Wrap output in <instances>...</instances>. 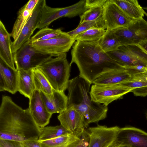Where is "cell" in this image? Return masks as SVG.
Listing matches in <instances>:
<instances>
[{
    "mask_svg": "<svg viewBox=\"0 0 147 147\" xmlns=\"http://www.w3.org/2000/svg\"><path fill=\"white\" fill-rule=\"evenodd\" d=\"M40 128L28 108L23 109L10 97L2 96L0 107V139L20 142L39 139Z\"/></svg>",
    "mask_w": 147,
    "mask_h": 147,
    "instance_id": "1",
    "label": "cell"
},
{
    "mask_svg": "<svg viewBox=\"0 0 147 147\" xmlns=\"http://www.w3.org/2000/svg\"><path fill=\"white\" fill-rule=\"evenodd\" d=\"M71 54L70 66L75 63L80 72L79 76L91 84L103 74L122 67L101 49L98 41L76 40Z\"/></svg>",
    "mask_w": 147,
    "mask_h": 147,
    "instance_id": "2",
    "label": "cell"
},
{
    "mask_svg": "<svg viewBox=\"0 0 147 147\" xmlns=\"http://www.w3.org/2000/svg\"><path fill=\"white\" fill-rule=\"evenodd\" d=\"M91 84L79 76L70 80L67 89V107L74 109L84 119L85 128L105 119L107 106L92 101L88 95Z\"/></svg>",
    "mask_w": 147,
    "mask_h": 147,
    "instance_id": "3",
    "label": "cell"
},
{
    "mask_svg": "<svg viewBox=\"0 0 147 147\" xmlns=\"http://www.w3.org/2000/svg\"><path fill=\"white\" fill-rule=\"evenodd\" d=\"M66 53L52 57L37 67L43 73L52 88L64 92L67 89L70 76L71 66Z\"/></svg>",
    "mask_w": 147,
    "mask_h": 147,
    "instance_id": "4",
    "label": "cell"
},
{
    "mask_svg": "<svg viewBox=\"0 0 147 147\" xmlns=\"http://www.w3.org/2000/svg\"><path fill=\"white\" fill-rule=\"evenodd\" d=\"M13 55L16 69L26 71L36 68L53 57L35 48L32 45L30 39L23 44Z\"/></svg>",
    "mask_w": 147,
    "mask_h": 147,
    "instance_id": "5",
    "label": "cell"
},
{
    "mask_svg": "<svg viewBox=\"0 0 147 147\" xmlns=\"http://www.w3.org/2000/svg\"><path fill=\"white\" fill-rule=\"evenodd\" d=\"M121 46L137 45L147 40V21L136 20L127 27L112 30Z\"/></svg>",
    "mask_w": 147,
    "mask_h": 147,
    "instance_id": "6",
    "label": "cell"
},
{
    "mask_svg": "<svg viewBox=\"0 0 147 147\" xmlns=\"http://www.w3.org/2000/svg\"><path fill=\"white\" fill-rule=\"evenodd\" d=\"M86 0H80L71 5L63 8H53L46 4L42 9L38 29L48 27L52 22L62 17L73 18L80 16L88 9L85 6Z\"/></svg>",
    "mask_w": 147,
    "mask_h": 147,
    "instance_id": "7",
    "label": "cell"
},
{
    "mask_svg": "<svg viewBox=\"0 0 147 147\" xmlns=\"http://www.w3.org/2000/svg\"><path fill=\"white\" fill-rule=\"evenodd\" d=\"M131 90L123 87L119 84H93L91 87L89 93L92 101L107 106L109 104L120 98Z\"/></svg>",
    "mask_w": 147,
    "mask_h": 147,
    "instance_id": "8",
    "label": "cell"
},
{
    "mask_svg": "<svg viewBox=\"0 0 147 147\" xmlns=\"http://www.w3.org/2000/svg\"><path fill=\"white\" fill-rule=\"evenodd\" d=\"M103 7V17L106 29L126 27L136 20L127 16L111 0H108Z\"/></svg>",
    "mask_w": 147,
    "mask_h": 147,
    "instance_id": "9",
    "label": "cell"
},
{
    "mask_svg": "<svg viewBox=\"0 0 147 147\" xmlns=\"http://www.w3.org/2000/svg\"><path fill=\"white\" fill-rule=\"evenodd\" d=\"M70 37H60L49 40L32 42V45L42 53L57 56L66 53L75 42Z\"/></svg>",
    "mask_w": 147,
    "mask_h": 147,
    "instance_id": "10",
    "label": "cell"
},
{
    "mask_svg": "<svg viewBox=\"0 0 147 147\" xmlns=\"http://www.w3.org/2000/svg\"><path fill=\"white\" fill-rule=\"evenodd\" d=\"M46 4L45 0H39L20 35L16 40L11 42V48L13 54L30 39L34 31L38 28L40 20L42 9Z\"/></svg>",
    "mask_w": 147,
    "mask_h": 147,
    "instance_id": "11",
    "label": "cell"
},
{
    "mask_svg": "<svg viewBox=\"0 0 147 147\" xmlns=\"http://www.w3.org/2000/svg\"><path fill=\"white\" fill-rule=\"evenodd\" d=\"M119 128L117 126L108 127L98 125L89 127L88 147H108L115 140Z\"/></svg>",
    "mask_w": 147,
    "mask_h": 147,
    "instance_id": "12",
    "label": "cell"
},
{
    "mask_svg": "<svg viewBox=\"0 0 147 147\" xmlns=\"http://www.w3.org/2000/svg\"><path fill=\"white\" fill-rule=\"evenodd\" d=\"M114 141L119 146L147 147V133L134 127L120 128Z\"/></svg>",
    "mask_w": 147,
    "mask_h": 147,
    "instance_id": "13",
    "label": "cell"
},
{
    "mask_svg": "<svg viewBox=\"0 0 147 147\" xmlns=\"http://www.w3.org/2000/svg\"><path fill=\"white\" fill-rule=\"evenodd\" d=\"M57 118L61 125L78 138L85 129L83 117L74 108H67L59 113Z\"/></svg>",
    "mask_w": 147,
    "mask_h": 147,
    "instance_id": "14",
    "label": "cell"
},
{
    "mask_svg": "<svg viewBox=\"0 0 147 147\" xmlns=\"http://www.w3.org/2000/svg\"><path fill=\"white\" fill-rule=\"evenodd\" d=\"M29 99L28 108L35 122L40 127H45L49 123L52 114L45 107L40 91L37 90H34Z\"/></svg>",
    "mask_w": 147,
    "mask_h": 147,
    "instance_id": "15",
    "label": "cell"
},
{
    "mask_svg": "<svg viewBox=\"0 0 147 147\" xmlns=\"http://www.w3.org/2000/svg\"><path fill=\"white\" fill-rule=\"evenodd\" d=\"M40 92L45 107L51 114L55 113H59L67 108V97L64 92L53 89L52 93L49 94L41 91Z\"/></svg>",
    "mask_w": 147,
    "mask_h": 147,
    "instance_id": "16",
    "label": "cell"
},
{
    "mask_svg": "<svg viewBox=\"0 0 147 147\" xmlns=\"http://www.w3.org/2000/svg\"><path fill=\"white\" fill-rule=\"evenodd\" d=\"M11 36L0 20V59L14 69L15 64L11 48Z\"/></svg>",
    "mask_w": 147,
    "mask_h": 147,
    "instance_id": "17",
    "label": "cell"
},
{
    "mask_svg": "<svg viewBox=\"0 0 147 147\" xmlns=\"http://www.w3.org/2000/svg\"><path fill=\"white\" fill-rule=\"evenodd\" d=\"M131 77V75L126 69L121 67L103 74L95 80L92 84H117L127 81Z\"/></svg>",
    "mask_w": 147,
    "mask_h": 147,
    "instance_id": "18",
    "label": "cell"
},
{
    "mask_svg": "<svg viewBox=\"0 0 147 147\" xmlns=\"http://www.w3.org/2000/svg\"><path fill=\"white\" fill-rule=\"evenodd\" d=\"M127 16L134 20L143 18L145 11L137 0H111Z\"/></svg>",
    "mask_w": 147,
    "mask_h": 147,
    "instance_id": "19",
    "label": "cell"
},
{
    "mask_svg": "<svg viewBox=\"0 0 147 147\" xmlns=\"http://www.w3.org/2000/svg\"><path fill=\"white\" fill-rule=\"evenodd\" d=\"M0 71L4 76L7 86L6 91L12 94L18 91V72L0 59Z\"/></svg>",
    "mask_w": 147,
    "mask_h": 147,
    "instance_id": "20",
    "label": "cell"
},
{
    "mask_svg": "<svg viewBox=\"0 0 147 147\" xmlns=\"http://www.w3.org/2000/svg\"><path fill=\"white\" fill-rule=\"evenodd\" d=\"M18 72V91L29 99L33 92L36 90L32 69L28 71L22 69Z\"/></svg>",
    "mask_w": 147,
    "mask_h": 147,
    "instance_id": "21",
    "label": "cell"
},
{
    "mask_svg": "<svg viewBox=\"0 0 147 147\" xmlns=\"http://www.w3.org/2000/svg\"><path fill=\"white\" fill-rule=\"evenodd\" d=\"M33 11L28 9L25 4L18 11L17 18L10 33L14 40H16L20 35Z\"/></svg>",
    "mask_w": 147,
    "mask_h": 147,
    "instance_id": "22",
    "label": "cell"
},
{
    "mask_svg": "<svg viewBox=\"0 0 147 147\" xmlns=\"http://www.w3.org/2000/svg\"><path fill=\"white\" fill-rule=\"evenodd\" d=\"M98 42L101 49L106 53L115 51L121 46L112 31L108 29Z\"/></svg>",
    "mask_w": 147,
    "mask_h": 147,
    "instance_id": "23",
    "label": "cell"
},
{
    "mask_svg": "<svg viewBox=\"0 0 147 147\" xmlns=\"http://www.w3.org/2000/svg\"><path fill=\"white\" fill-rule=\"evenodd\" d=\"M67 37L70 36L67 32H63L60 28L54 29L46 27L40 29L30 38V40L32 42H33L58 37Z\"/></svg>",
    "mask_w": 147,
    "mask_h": 147,
    "instance_id": "24",
    "label": "cell"
},
{
    "mask_svg": "<svg viewBox=\"0 0 147 147\" xmlns=\"http://www.w3.org/2000/svg\"><path fill=\"white\" fill-rule=\"evenodd\" d=\"M79 138L71 133L57 138L38 141L42 147H69V142Z\"/></svg>",
    "mask_w": 147,
    "mask_h": 147,
    "instance_id": "25",
    "label": "cell"
},
{
    "mask_svg": "<svg viewBox=\"0 0 147 147\" xmlns=\"http://www.w3.org/2000/svg\"><path fill=\"white\" fill-rule=\"evenodd\" d=\"M102 28L106 29L103 17L95 21L84 22L75 29L67 32L71 38H74L79 34L92 28Z\"/></svg>",
    "mask_w": 147,
    "mask_h": 147,
    "instance_id": "26",
    "label": "cell"
},
{
    "mask_svg": "<svg viewBox=\"0 0 147 147\" xmlns=\"http://www.w3.org/2000/svg\"><path fill=\"white\" fill-rule=\"evenodd\" d=\"M32 71L36 90L47 94H51L53 89L43 73L37 67Z\"/></svg>",
    "mask_w": 147,
    "mask_h": 147,
    "instance_id": "27",
    "label": "cell"
},
{
    "mask_svg": "<svg viewBox=\"0 0 147 147\" xmlns=\"http://www.w3.org/2000/svg\"><path fill=\"white\" fill-rule=\"evenodd\" d=\"M40 140L52 139L70 133L61 125L55 126L40 127Z\"/></svg>",
    "mask_w": 147,
    "mask_h": 147,
    "instance_id": "28",
    "label": "cell"
},
{
    "mask_svg": "<svg viewBox=\"0 0 147 147\" xmlns=\"http://www.w3.org/2000/svg\"><path fill=\"white\" fill-rule=\"evenodd\" d=\"M107 53L112 59L121 67L125 65H143L139 62L119 48L115 51Z\"/></svg>",
    "mask_w": 147,
    "mask_h": 147,
    "instance_id": "29",
    "label": "cell"
},
{
    "mask_svg": "<svg viewBox=\"0 0 147 147\" xmlns=\"http://www.w3.org/2000/svg\"><path fill=\"white\" fill-rule=\"evenodd\" d=\"M119 48L147 67V54L137 45L121 46Z\"/></svg>",
    "mask_w": 147,
    "mask_h": 147,
    "instance_id": "30",
    "label": "cell"
},
{
    "mask_svg": "<svg viewBox=\"0 0 147 147\" xmlns=\"http://www.w3.org/2000/svg\"><path fill=\"white\" fill-rule=\"evenodd\" d=\"M106 30L105 28H92L79 34L74 39L87 42L98 41L105 34Z\"/></svg>",
    "mask_w": 147,
    "mask_h": 147,
    "instance_id": "31",
    "label": "cell"
},
{
    "mask_svg": "<svg viewBox=\"0 0 147 147\" xmlns=\"http://www.w3.org/2000/svg\"><path fill=\"white\" fill-rule=\"evenodd\" d=\"M103 6L88 9L80 16L79 24L86 21H95L103 18Z\"/></svg>",
    "mask_w": 147,
    "mask_h": 147,
    "instance_id": "32",
    "label": "cell"
},
{
    "mask_svg": "<svg viewBox=\"0 0 147 147\" xmlns=\"http://www.w3.org/2000/svg\"><path fill=\"white\" fill-rule=\"evenodd\" d=\"M119 84L123 87L132 90L147 86V82L136 76L132 75L130 79Z\"/></svg>",
    "mask_w": 147,
    "mask_h": 147,
    "instance_id": "33",
    "label": "cell"
},
{
    "mask_svg": "<svg viewBox=\"0 0 147 147\" xmlns=\"http://www.w3.org/2000/svg\"><path fill=\"white\" fill-rule=\"evenodd\" d=\"M121 67L126 69L131 75L144 72L147 69V66L142 65H125L122 66Z\"/></svg>",
    "mask_w": 147,
    "mask_h": 147,
    "instance_id": "34",
    "label": "cell"
},
{
    "mask_svg": "<svg viewBox=\"0 0 147 147\" xmlns=\"http://www.w3.org/2000/svg\"><path fill=\"white\" fill-rule=\"evenodd\" d=\"M79 138V142L75 147H88L90 137L87 131L84 129Z\"/></svg>",
    "mask_w": 147,
    "mask_h": 147,
    "instance_id": "35",
    "label": "cell"
},
{
    "mask_svg": "<svg viewBox=\"0 0 147 147\" xmlns=\"http://www.w3.org/2000/svg\"><path fill=\"white\" fill-rule=\"evenodd\" d=\"M108 0H86L85 6L88 9L103 6Z\"/></svg>",
    "mask_w": 147,
    "mask_h": 147,
    "instance_id": "36",
    "label": "cell"
},
{
    "mask_svg": "<svg viewBox=\"0 0 147 147\" xmlns=\"http://www.w3.org/2000/svg\"><path fill=\"white\" fill-rule=\"evenodd\" d=\"M0 147H23L22 142L0 139Z\"/></svg>",
    "mask_w": 147,
    "mask_h": 147,
    "instance_id": "37",
    "label": "cell"
},
{
    "mask_svg": "<svg viewBox=\"0 0 147 147\" xmlns=\"http://www.w3.org/2000/svg\"><path fill=\"white\" fill-rule=\"evenodd\" d=\"M131 92L136 96H147V86L133 89Z\"/></svg>",
    "mask_w": 147,
    "mask_h": 147,
    "instance_id": "38",
    "label": "cell"
},
{
    "mask_svg": "<svg viewBox=\"0 0 147 147\" xmlns=\"http://www.w3.org/2000/svg\"><path fill=\"white\" fill-rule=\"evenodd\" d=\"M38 140L39 139L28 140L22 142L23 147H42Z\"/></svg>",
    "mask_w": 147,
    "mask_h": 147,
    "instance_id": "39",
    "label": "cell"
},
{
    "mask_svg": "<svg viewBox=\"0 0 147 147\" xmlns=\"http://www.w3.org/2000/svg\"><path fill=\"white\" fill-rule=\"evenodd\" d=\"M6 83L3 73L0 71V91H6Z\"/></svg>",
    "mask_w": 147,
    "mask_h": 147,
    "instance_id": "40",
    "label": "cell"
},
{
    "mask_svg": "<svg viewBox=\"0 0 147 147\" xmlns=\"http://www.w3.org/2000/svg\"><path fill=\"white\" fill-rule=\"evenodd\" d=\"M137 45L144 51L147 54V40L142 41Z\"/></svg>",
    "mask_w": 147,
    "mask_h": 147,
    "instance_id": "41",
    "label": "cell"
},
{
    "mask_svg": "<svg viewBox=\"0 0 147 147\" xmlns=\"http://www.w3.org/2000/svg\"><path fill=\"white\" fill-rule=\"evenodd\" d=\"M132 75L136 76L142 80L147 82V69L144 72L133 74L131 75Z\"/></svg>",
    "mask_w": 147,
    "mask_h": 147,
    "instance_id": "42",
    "label": "cell"
},
{
    "mask_svg": "<svg viewBox=\"0 0 147 147\" xmlns=\"http://www.w3.org/2000/svg\"><path fill=\"white\" fill-rule=\"evenodd\" d=\"M119 146L114 141L108 147H119Z\"/></svg>",
    "mask_w": 147,
    "mask_h": 147,
    "instance_id": "43",
    "label": "cell"
},
{
    "mask_svg": "<svg viewBox=\"0 0 147 147\" xmlns=\"http://www.w3.org/2000/svg\"><path fill=\"white\" fill-rule=\"evenodd\" d=\"M119 147H129V146H125V145H122V146H119Z\"/></svg>",
    "mask_w": 147,
    "mask_h": 147,
    "instance_id": "44",
    "label": "cell"
},
{
    "mask_svg": "<svg viewBox=\"0 0 147 147\" xmlns=\"http://www.w3.org/2000/svg\"><path fill=\"white\" fill-rule=\"evenodd\" d=\"M145 116L146 119H147V111L146 113Z\"/></svg>",
    "mask_w": 147,
    "mask_h": 147,
    "instance_id": "45",
    "label": "cell"
},
{
    "mask_svg": "<svg viewBox=\"0 0 147 147\" xmlns=\"http://www.w3.org/2000/svg\"><path fill=\"white\" fill-rule=\"evenodd\" d=\"M147 17V13L145 12L144 14Z\"/></svg>",
    "mask_w": 147,
    "mask_h": 147,
    "instance_id": "46",
    "label": "cell"
},
{
    "mask_svg": "<svg viewBox=\"0 0 147 147\" xmlns=\"http://www.w3.org/2000/svg\"><path fill=\"white\" fill-rule=\"evenodd\" d=\"M145 9H146V10H147V7H146V8H145Z\"/></svg>",
    "mask_w": 147,
    "mask_h": 147,
    "instance_id": "47",
    "label": "cell"
},
{
    "mask_svg": "<svg viewBox=\"0 0 147 147\" xmlns=\"http://www.w3.org/2000/svg\"></svg>",
    "mask_w": 147,
    "mask_h": 147,
    "instance_id": "48",
    "label": "cell"
}]
</instances>
